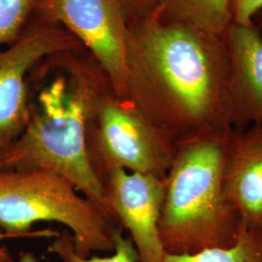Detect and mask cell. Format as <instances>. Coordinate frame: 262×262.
Listing matches in <instances>:
<instances>
[{
	"label": "cell",
	"instance_id": "13",
	"mask_svg": "<svg viewBox=\"0 0 262 262\" xmlns=\"http://www.w3.org/2000/svg\"><path fill=\"white\" fill-rule=\"evenodd\" d=\"M48 253L56 254L62 262H139V256L130 237H124L122 229L116 236L114 253L105 257H81L75 252L72 236L59 233L48 248Z\"/></svg>",
	"mask_w": 262,
	"mask_h": 262
},
{
	"label": "cell",
	"instance_id": "14",
	"mask_svg": "<svg viewBox=\"0 0 262 262\" xmlns=\"http://www.w3.org/2000/svg\"><path fill=\"white\" fill-rule=\"evenodd\" d=\"M39 0H0V46L12 45L28 28Z\"/></svg>",
	"mask_w": 262,
	"mask_h": 262
},
{
	"label": "cell",
	"instance_id": "19",
	"mask_svg": "<svg viewBox=\"0 0 262 262\" xmlns=\"http://www.w3.org/2000/svg\"><path fill=\"white\" fill-rule=\"evenodd\" d=\"M253 23L257 26L258 28L262 27V10H260L254 17H253Z\"/></svg>",
	"mask_w": 262,
	"mask_h": 262
},
{
	"label": "cell",
	"instance_id": "2",
	"mask_svg": "<svg viewBox=\"0 0 262 262\" xmlns=\"http://www.w3.org/2000/svg\"><path fill=\"white\" fill-rule=\"evenodd\" d=\"M71 53L52 56L51 64L30 71L28 124L0 155V168L56 173L109 215L103 185L91 164L85 139L97 105L112 93V86L100 66L85 63Z\"/></svg>",
	"mask_w": 262,
	"mask_h": 262
},
{
	"label": "cell",
	"instance_id": "11",
	"mask_svg": "<svg viewBox=\"0 0 262 262\" xmlns=\"http://www.w3.org/2000/svg\"><path fill=\"white\" fill-rule=\"evenodd\" d=\"M162 7L170 18L219 36L232 21L230 0H163Z\"/></svg>",
	"mask_w": 262,
	"mask_h": 262
},
{
	"label": "cell",
	"instance_id": "4",
	"mask_svg": "<svg viewBox=\"0 0 262 262\" xmlns=\"http://www.w3.org/2000/svg\"><path fill=\"white\" fill-rule=\"evenodd\" d=\"M67 180L43 169L0 168V231L8 237L56 238L53 229L34 231L38 223L68 227L75 252L90 257L109 253L122 228Z\"/></svg>",
	"mask_w": 262,
	"mask_h": 262
},
{
	"label": "cell",
	"instance_id": "18",
	"mask_svg": "<svg viewBox=\"0 0 262 262\" xmlns=\"http://www.w3.org/2000/svg\"><path fill=\"white\" fill-rule=\"evenodd\" d=\"M18 262H38V258L31 252H21L19 253Z\"/></svg>",
	"mask_w": 262,
	"mask_h": 262
},
{
	"label": "cell",
	"instance_id": "16",
	"mask_svg": "<svg viewBox=\"0 0 262 262\" xmlns=\"http://www.w3.org/2000/svg\"><path fill=\"white\" fill-rule=\"evenodd\" d=\"M232 21L252 25L253 17L262 10V0H230Z\"/></svg>",
	"mask_w": 262,
	"mask_h": 262
},
{
	"label": "cell",
	"instance_id": "8",
	"mask_svg": "<svg viewBox=\"0 0 262 262\" xmlns=\"http://www.w3.org/2000/svg\"><path fill=\"white\" fill-rule=\"evenodd\" d=\"M164 179L116 169L102 182L108 213L129 233L139 262H162L166 253L159 229Z\"/></svg>",
	"mask_w": 262,
	"mask_h": 262
},
{
	"label": "cell",
	"instance_id": "1",
	"mask_svg": "<svg viewBox=\"0 0 262 262\" xmlns=\"http://www.w3.org/2000/svg\"><path fill=\"white\" fill-rule=\"evenodd\" d=\"M127 99L177 146L232 126L223 36L172 19L163 7L128 21Z\"/></svg>",
	"mask_w": 262,
	"mask_h": 262
},
{
	"label": "cell",
	"instance_id": "10",
	"mask_svg": "<svg viewBox=\"0 0 262 262\" xmlns=\"http://www.w3.org/2000/svg\"><path fill=\"white\" fill-rule=\"evenodd\" d=\"M224 188L241 223L261 225L262 125L231 132L225 158Z\"/></svg>",
	"mask_w": 262,
	"mask_h": 262
},
{
	"label": "cell",
	"instance_id": "5",
	"mask_svg": "<svg viewBox=\"0 0 262 262\" xmlns=\"http://www.w3.org/2000/svg\"><path fill=\"white\" fill-rule=\"evenodd\" d=\"M85 143L101 183L116 169L165 178L178 148L128 99L113 92L97 105L88 125Z\"/></svg>",
	"mask_w": 262,
	"mask_h": 262
},
{
	"label": "cell",
	"instance_id": "6",
	"mask_svg": "<svg viewBox=\"0 0 262 262\" xmlns=\"http://www.w3.org/2000/svg\"><path fill=\"white\" fill-rule=\"evenodd\" d=\"M41 19L58 23L93 54L116 96L127 99L128 21L121 0H39Z\"/></svg>",
	"mask_w": 262,
	"mask_h": 262
},
{
	"label": "cell",
	"instance_id": "3",
	"mask_svg": "<svg viewBox=\"0 0 262 262\" xmlns=\"http://www.w3.org/2000/svg\"><path fill=\"white\" fill-rule=\"evenodd\" d=\"M232 130L200 136L177 146L164 179L159 219V237L165 253H193L236 243L241 220L224 188Z\"/></svg>",
	"mask_w": 262,
	"mask_h": 262
},
{
	"label": "cell",
	"instance_id": "15",
	"mask_svg": "<svg viewBox=\"0 0 262 262\" xmlns=\"http://www.w3.org/2000/svg\"><path fill=\"white\" fill-rule=\"evenodd\" d=\"M127 21L148 17L160 8L163 0H121Z\"/></svg>",
	"mask_w": 262,
	"mask_h": 262
},
{
	"label": "cell",
	"instance_id": "12",
	"mask_svg": "<svg viewBox=\"0 0 262 262\" xmlns=\"http://www.w3.org/2000/svg\"><path fill=\"white\" fill-rule=\"evenodd\" d=\"M162 262H262V224L241 223L238 239L231 247L210 248L193 253H165Z\"/></svg>",
	"mask_w": 262,
	"mask_h": 262
},
{
	"label": "cell",
	"instance_id": "7",
	"mask_svg": "<svg viewBox=\"0 0 262 262\" xmlns=\"http://www.w3.org/2000/svg\"><path fill=\"white\" fill-rule=\"evenodd\" d=\"M82 47L66 29L40 23L27 28L15 43L0 52V155L28 124L29 72L49 56L78 52Z\"/></svg>",
	"mask_w": 262,
	"mask_h": 262
},
{
	"label": "cell",
	"instance_id": "9",
	"mask_svg": "<svg viewBox=\"0 0 262 262\" xmlns=\"http://www.w3.org/2000/svg\"><path fill=\"white\" fill-rule=\"evenodd\" d=\"M228 67L232 126L262 125V33L254 24L231 21L223 35Z\"/></svg>",
	"mask_w": 262,
	"mask_h": 262
},
{
	"label": "cell",
	"instance_id": "17",
	"mask_svg": "<svg viewBox=\"0 0 262 262\" xmlns=\"http://www.w3.org/2000/svg\"><path fill=\"white\" fill-rule=\"evenodd\" d=\"M5 238L9 237L2 231H0V241ZM0 262H16L13 255L10 253L9 249L5 246H0Z\"/></svg>",
	"mask_w": 262,
	"mask_h": 262
}]
</instances>
